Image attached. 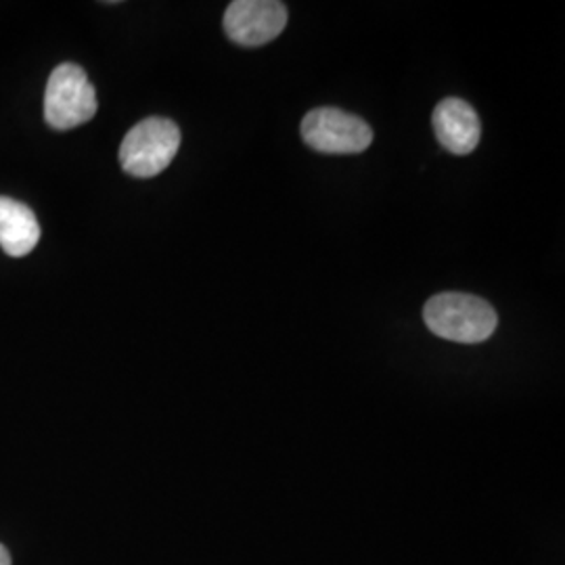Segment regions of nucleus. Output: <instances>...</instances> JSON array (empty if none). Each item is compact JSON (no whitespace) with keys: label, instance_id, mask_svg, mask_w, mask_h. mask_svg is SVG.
I'll return each mask as SVG.
<instances>
[{"label":"nucleus","instance_id":"f257e3e1","mask_svg":"<svg viewBox=\"0 0 565 565\" xmlns=\"http://www.w3.org/2000/svg\"><path fill=\"white\" fill-rule=\"evenodd\" d=\"M424 321L431 333L448 342L482 343L494 333L499 317L478 296L446 291L427 300Z\"/></svg>","mask_w":565,"mask_h":565},{"label":"nucleus","instance_id":"f03ea898","mask_svg":"<svg viewBox=\"0 0 565 565\" xmlns=\"http://www.w3.org/2000/svg\"><path fill=\"white\" fill-rule=\"evenodd\" d=\"M181 130L172 120L147 118L128 130L120 145L124 172L137 179H153L177 158Z\"/></svg>","mask_w":565,"mask_h":565},{"label":"nucleus","instance_id":"7ed1b4c3","mask_svg":"<svg viewBox=\"0 0 565 565\" xmlns=\"http://www.w3.org/2000/svg\"><path fill=\"white\" fill-rule=\"evenodd\" d=\"M97 114V93L76 63H61L46 82L44 120L55 130H72Z\"/></svg>","mask_w":565,"mask_h":565},{"label":"nucleus","instance_id":"20e7f679","mask_svg":"<svg viewBox=\"0 0 565 565\" xmlns=\"http://www.w3.org/2000/svg\"><path fill=\"white\" fill-rule=\"evenodd\" d=\"M302 139L308 147L331 156L363 153L373 142V130L359 116L335 107H319L303 116Z\"/></svg>","mask_w":565,"mask_h":565},{"label":"nucleus","instance_id":"39448f33","mask_svg":"<svg viewBox=\"0 0 565 565\" xmlns=\"http://www.w3.org/2000/svg\"><path fill=\"white\" fill-rule=\"evenodd\" d=\"M287 25V9L277 0H235L224 13V32L239 46H263Z\"/></svg>","mask_w":565,"mask_h":565},{"label":"nucleus","instance_id":"423d86ee","mask_svg":"<svg viewBox=\"0 0 565 565\" xmlns=\"http://www.w3.org/2000/svg\"><path fill=\"white\" fill-rule=\"evenodd\" d=\"M431 124L438 142L455 156H469L480 142V118L476 109L463 99L448 97L438 103Z\"/></svg>","mask_w":565,"mask_h":565},{"label":"nucleus","instance_id":"0eeeda50","mask_svg":"<svg viewBox=\"0 0 565 565\" xmlns=\"http://www.w3.org/2000/svg\"><path fill=\"white\" fill-rule=\"evenodd\" d=\"M41 239V226L25 203L0 198V247L7 256H28Z\"/></svg>","mask_w":565,"mask_h":565},{"label":"nucleus","instance_id":"6e6552de","mask_svg":"<svg viewBox=\"0 0 565 565\" xmlns=\"http://www.w3.org/2000/svg\"><path fill=\"white\" fill-rule=\"evenodd\" d=\"M0 565H11V555L2 545H0Z\"/></svg>","mask_w":565,"mask_h":565}]
</instances>
